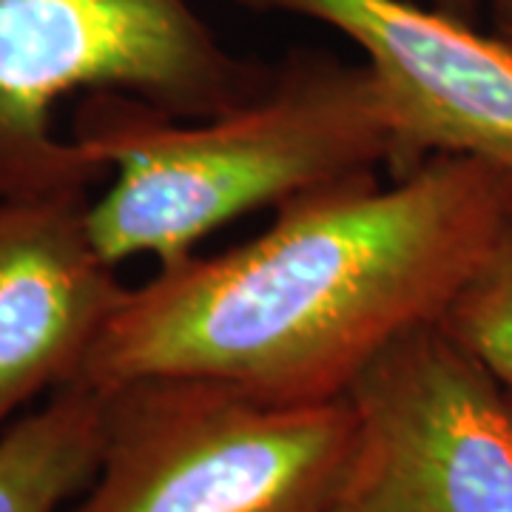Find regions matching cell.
<instances>
[{"mask_svg": "<svg viewBox=\"0 0 512 512\" xmlns=\"http://www.w3.org/2000/svg\"><path fill=\"white\" fill-rule=\"evenodd\" d=\"M353 436L348 396L274 402L205 379L117 384L103 390L97 470L69 512H333Z\"/></svg>", "mask_w": 512, "mask_h": 512, "instance_id": "cell-4", "label": "cell"}, {"mask_svg": "<svg viewBox=\"0 0 512 512\" xmlns=\"http://www.w3.org/2000/svg\"><path fill=\"white\" fill-rule=\"evenodd\" d=\"M72 140L114 171L86 211L111 265L143 254L171 265L225 222L396 168V128L376 74L311 49L276 63L259 97L202 120L131 94H86Z\"/></svg>", "mask_w": 512, "mask_h": 512, "instance_id": "cell-2", "label": "cell"}, {"mask_svg": "<svg viewBox=\"0 0 512 512\" xmlns=\"http://www.w3.org/2000/svg\"><path fill=\"white\" fill-rule=\"evenodd\" d=\"M356 436L333 512H512V393L441 322L345 393Z\"/></svg>", "mask_w": 512, "mask_h": 512, "instance_id": "cell-5", "label": "cell"}, {"mask_svg": "<svg viewBox=\"0 0 512 512\" xmlns=\"http://www.w3.org/2000/svg\"><path fill=\"white\" fill-rule=\"evenodd\" d=\"M103 450V393L72 382L0 430V512H57L92 481Z\"/></svg>", "mask_w": 512, "mask_h": 512, "instance_id": "cell-8", "label": "cell"}, {"mask_svg": "<svg viewBox=\"0 0 512 512\" xmlns=\"http://www.w3.org/2000/svg\"><path fill=\"white\" fill-rule=\"evenodd\" d=\"M419 3L441 9L447 15H456L461 20H476L478 12V0H419Z\"/></svg>", "mask_w": 512, "mask_h": 512, "instance_id": "cell-10", "label": "cell"}, {"mask_svg": "<svg viewBox=\"0 0 512 512\" xmlns=\"http://www.w3.org/2000/svg\"><path fill=\"white\" fill-rule=\"evenodd\" d=\"M495 29H512V0H490Z\"/></svg>", "mask_w": 512, "mask_h": 512, "instance_id": "cell-11", "label": "cell"}, {"mask_svg": "<svg viewBox=\"0 0 512 512\" xmlns=\"http://www.w3.org/2000/svg\"><path fill=\"white\" fill-rule=\"evenodd\" d=\"M319 20L365 52L396 128L402 177L430 157H473L512 174V46L419 0H237Z\"/></svg>", "mask_w": 512, "mask_h": 512, "instance_id": "cell-6", "label": "cell"}, {"mask_svg": "<svg viewBox=\"0 0 512 512\" xmlns=\"http://www.w3.org/2000/svg\"><path fill=\"white\" fill-rule=\"evenodd\" d=\"M495 32H498V35L504 37V40L512 46V29H495Z\"/></svg>", "mask_w": 512, "mask_h": 512, "instance_id": "cell-12", "label": "cell"}, {"mask_svg": "<svg viewBox=\"0 0 512 512\" xmlns=\"http://www.w3.org/2000/svg\"><path fill=\"white\" fill-rule=\"evenodd\" d=\"M191 0H0V200L89 191L106 168L55 131L69 97L120 92L202 120L268 89Z\"/></svg>", "mask_w": 512, "mask_h": 512, "instance_id": "cell-3", "label": "cell"}, {"mask_svg": "<svg viewBox=\"0 0 512 512\" xmlns=\"http://www.w3.org/2000/svg\"><path fill=\"white\" fill-rule=\"evenodd\" d=\"M441 325L512 390V200Z\"/></svg>", "mask_w": 512, "mask_h": 512, "instance_id": "cell-9", "label": "cell"}, {"mask_svg": "<svg viewBox=\"0 0 512 512\" xmlns=\"http://www.w3.org/2000/svg\"><path fill=\"white\" fill-rule=\"evenodd\" d=\"M510 393H512V390H510Z\"/></svg>", "mask_w": 512, "mask_h": 512, "instance_id": "cell-13", "label": "cell"}, {"mask_svg": "<svg viewBox=\"0 0 512 512\" xmlns=\"http://www.w3.org/2000/svg\"><path fill=\"white\" fill-rule=\"evenodd\" d=\"M89 191L0 200V430L72 384L128 288L89 231Z\"/></svg>", "mask_w": 512, "mask_h": 512, "instance_id": "cell-7", "label": "cell"}, {"mask_svg": "<svg viewBox=\"0 0 512 512\" xmlns=\"http://www.w3.org/2000/svg\"><path fill=\"white\" fill-rule=\"evenodd\" d=\"M512 200V174L430 157L276 208L259 237L188 254L128 288L74 382L205 379L274 402H325L410 330L441 322Z\"/></svg>", "mask_w": 512, "mask_h": 512, "instance_id": "cell-1", "label": "cell"}]
</instances>
